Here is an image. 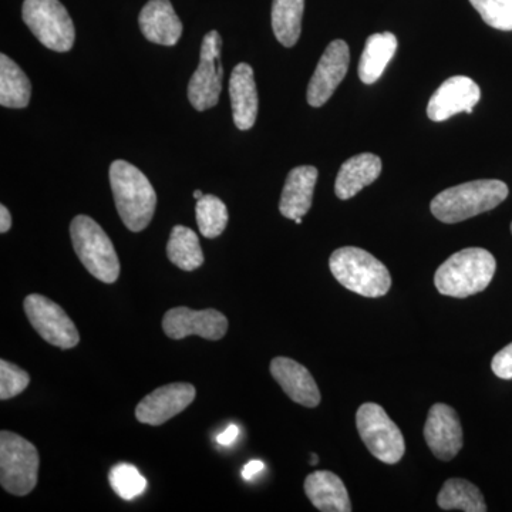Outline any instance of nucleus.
I'll return each instance as SVG.
<instances>
[{
  "label": "nucleus",
  "mask_w": 512,
  "mask_h": 512,
  "mask_svg": "<svg viewBox=\"0 0 512 512\" xmlns=\"http://www.w3.org/2000/svg\"><path fill=\"white\" fill-rule=\"evenodd\" d=\"M197 396V390L190 383H171L147 394L136 409L140 423L161 426L184 412Z\"/></svg>",
  "instance_id": "nucleus-14"
},
{
  "label": "nucleus",
  "mask_w": 512,
  "mask_h": 512,
  "mask_svg": "<svg viewBox=\"0 0 512 512\" xmlns=\"http://www.w3.org/2000/svg\"><path fill=\"white\" fill-rule=\"evenodd\" d=\"M109 481L114 493L123 500L131 501L146 491L147 480L141 476L137 467L120 463L111 468Z\"/></svg>",
  "instance_id": "nucleus-28"
},
{
  "label": "nucleus",
  "mask_w": 512,
  "mask_h": 512,
  "mask_svg": "<svg viewBox=\"0 0 512 512\" xmlns=\"http://www.w3.org/2000/svg\"><path fill=\"white\" fill-rule=\"evenodd\" d=\"M239 430L237 426H229L227 430L222 431L220 436H218V443L221 444V446H231V444H234V441L238 439Z\"/></svg>",
  "instance_id": "nucleus-33"
},
{
  "label": "nucleus",
  "mask_w": 512,
  "mask_h": 512,
  "mask_svg": "<svg viewBox=\"0 0 512 512\" xmlns=\"http://www.w3.org/2000/svg\"><path fill=\"white\" fill-rule=\"evenodd\" d=\"M295 222H296V224L301 225L302 224V218H296Z\"/></svg>",
  "instance_id": "nucleus-37"
},
{
  "label": "nucleus",
  "mask_w": 512,
  "mask_h": 512,
  "mask_svg": "<svg viewBox=\"0 0 512 512\" xmlns=\"http://www.w3.org/2000/svg\"><path fill=\"white\" fill-rule=\"evenodd\" d=\"M163 329L168 338L181 340L191 335L220 340L227 335L228 319L215 309L192 311L190 308L170 309L164 315Z\"/></svg>",
  "instance_id": "nucleus-12"
},
{
  "label": "nucleus",
  "mask_w": 512,
  "mask_h": 512,
  "mask_svg": "<svg viewBox=\"0 0 512 512\" xmlns=\"http://www.w3.org/2000/svg\"><path fill=\"white\" fill-rule=\"evenodd\" d=\"M424 439L439 460H453L464 444L463 426L456 410L444 403L434 404L424 426Z\"/></svg>",
  "instance_id": "nucleus-13"
},
{
  "label": "nucleus",
  "mask_w": 512,
  "mask_h": 512,
  "mask_svg": "<svg viewBox=\"0 0 512 512\" xmlns=\"http://www.w3.org/2000/svg\"><path fill=\"white\" fill-rule=\"evenodd\" d=\"M481 99V90L473 79L454 76L441 84L431 96L427 116L431 121H446L458 113H473Z\"/></svg>",
  "instance_id": "nucleus-15"
},
{
  "label": "nucleus",
  "mask_w": 512,
  "mask_h": 512,
  "mask_svg": "<svg viewBox=\"0 0 512 512\" xmlns=\"http://www.w3.org/2000/svg\"><path fill=\"white\" fill-rule=\"evenodd\" d=\"M397 52V37L390 32L376 33L366 40L359 62V77L365 84L376 83Z\"/></svg>",
  "instance_id": "nucleus-22"
},
{
  "label": "nucleus",
  "mask_w": 512,
  "mask_h": 512,
  "mask_svg": "<svg viewBox=\"0 0 512 512\" xmlns=\"http://www.w3.org/2000/svg\"><path fill=\"white\" fill-rule=\"evenodd\" d=\"M265 470V464L261 460L249 461L247 466L242 470V477L247 481H252L258 474H261Z\"/></svg>",
  "instance_id": "nucleus-32"
},
{
  "label": "nucleus",
  "mask_w": 512,
  "mask_h": 512,
  "mask_svg": "<svg viewBox=\"0 0 512 512\" xmlns=\"http://www.w3.org/2000/svg\"><path fill=\"white\" fill-rule=\"evenodd\" d=\"M329 266L340 285L365 298H382L392 286L389 269L365 249H336Z\"/></svg>",
  "instance_id": "nucleus-4"
},
{
  "label": "nucleus",
  "mask_w": 512,
  "mask_h": 512,
  "mask_svg": "<svg viewBox=\"0 0 512 512\" xmlns=\"http://www.w3.org/2000/svg\"><path fill=\"white\" fill-rule=\"evenodd\" d=\"M497 262L483 248H467L451 255L434 275V285L441 295L464 299L485 291L493 281Z\"/></svg>",
  "instance_id": "nucleus-3"
},
{
  "label": "nucleus",
  "mask_w": 512,
  "mask_h": 512,
  "mask_svg": "<svg viewBox=\"0 0 512 512\" xmlns=\"http://www.w3.org/2000/svg\"><path fill=\"white\" fill-rule=\"evenodd\" d=\"M318 175V168L312 165H301L288 174L279 202V211L285 218L295 221L296 218H303L308 214L312 207Z\"/></svg>",
  "instance_id": "nucleus-19"
},
{
  "label": "nucleus",
  "mask_w": 512,
  "mask_h": 512,
  "mask_svg": "<svg viewBox=\"0 0 512 512\" xmlns=\"http://www.w3.org/2000/svg\"><path fill=\"white\" fill-rule=\"evenodd\" d=\"M271 375L293 402L309 407V409L319 406L318 384L309 370L301 363L295 362L289 357H275L271 362Z\"/></svg>",
  "instance_id": "nucleus-16"
},
{
  "label": "nucleus",
  "mask_w": 512,
  "mask_h": 512,
  "mask_svg": "<svg viewBox=\"0 0 512 512\" xmlns=\"http://www.w3.org/2000/svg\"><path fill=\"white\" fill-rule=\"evenodd\" d=\"M40 458L36 447L18 434L0 433V484L8 493L23 497L35 490Z\"/></svg>",
  "instance_id": "nucleus-6"
},
{
  "label": "nucleus",
  "mask_w": 512,
  "mask_h": 512,
  "mask_svg": "<svg viewBox=\"0 0 512 512\" xmlns=\"http://www.w3.org/2000/svg\"><path fill=\"white\" fill-rule=\"evenodd\" d=\"M318 460H319L318 456H316V454H312V456H311L312 466H316V464H318Z\"/></svg>",
  "instance_id": "nucleus-36"
},
{
  "label": "nucleus",
  "mask_w": 512,
  "mask_h": 512,
  "mask_svg": "<svg viewBox=\"0 0 512 512\" xmlns=\"http://www.w3.org/2000/svg\"><path fill=\"white\" fill-rule=\"evenodd\" d=\"M32 96L29 77L5 53L0 55V104L8 109H25Z\"/></svg>",
  "instance_id": "nucleus-23"
},
{
  "label": "nucleus",
  "mask_w": 512,
  "mask_h": 512,
  "mask_svg": "<svg viewBox=\"0 0 512 512\" xmlns=\"http://www.w3.org/2000/svg\"><path fill=\"white\" fill-rule=\"evenodd\" d=\"M350 63L349 46L345 40H333L320 57L315 73L309 82V106L322 107L333 96L339 84L348 74Z\"/></svg>",
  "instance_id": "nucleus-11"
},
{
  "label": "nucleus",
  "mask_w": 512,
  "mask_h": 512,
  "mask_svg": "<svg viewBox=\"0 0 512 512\" xmlns=\"http://www.w3.org/2000/svg\"><path fill=\"white\" fill-rule=\"evenodd\" d=\"M22 18L47 49L59 53L72 49L76 30L69 12L59 0H25Z\"/></svg>",
  "instance_id": "nucleus-7"
},
{
  "label": "nucleus",
  "mask_w": 512,
  "mask_h": 512,
  "mask_svg": "<svg viewBox=\"0 0 512 512\" xmlns=\"http://www.w3.org/2000/svg\"><path fill=\"white\" fill-rule=\"evenodd\" d=\"M30 376L25 370L2 360L0 362V399L9 400L25 392L29 386Z\"/></svg>",
  "instance_id": "nucleus-30"
},
{
  "label": "nucleus",
  "mask_w": 512,
  "mask_h": 512,
  "mask_svg": "<svg viewBox=\"0 0 512 512\" xmlns=\"http://www.w3.org/2000/svg\"><path fill=\"white\" fill-rule=\"evenodd\" d=\"M437 504L444 511H487V504L481 491L476 485L463 478L447 480L437 497Z\"/></svg>",
  "instance_id": "nucleus-25"
},
{
  "label": "nucleus",
  "mask_w": 512,
  "mask_h": 512,
  "mask_svg": "<svg viewBox=\"0 0 512 512\" xmlns=\"http://www.w3.org/2000/svg\"><path fill=\"white\" fill-rule=\"evenodd\" d=\"M488 26L503 32L512 30V0H470Z\"/></svg>",
  "instance_id": "nucleus-29"
},
{
  "label": "nucleus",
  "mask_w": 512,
  "mask_h": 512,
  "mask_svg": "<svg viewBox=\"0 0 512 512\" xmlns=\"http://www.w3.org/2000/svg\"><path fill=\"white\" fill-rule=\"evenodd\" d=\"M303 10L305 0H274L272 3V29L282 46L293 47L298 43Z\"/></svg>",
  "instance_id": "nucleus-24"
},
{
  "label": "nucleus",
  "mask_w": 512,
  "mask_h": 512,
  "mask_svg": "<svg viewBox=\"0 0 512 512\" xmlns=\"http://www.w3.org/2000/svg\"><path fill=\"white\" fill-rule=\"evenodd\" d=\"M229 97L235 126L242 131L251 130L258 117V92L254 70L248 63H239L232 70Z\"/></svg>",
  "instance_id": "nucleus-18"
},
{
  "label": "nucleus",
  "mask_w": 512,
  "mask_h": 512,
  "mask_svg": "<svg viewBox=\"0 0 512 512\" xmlns=\"http://www.w3.org/2000/svg\"><path fill=\"white\" fill-rule=\"evenodd\" d=\"M12 228V215L5 205H0V232L6 234Z\"/></svg>",
  "instance_id": "nucleus-34"
},
{
  "label": "nucleus",
  "mask_w": 512,
  "mask_h": 512,
  "mask_svg": "<svg viewBox=\"0 0 512 512\" xmlns=\"http://www.w3.org/2000/svg\"><path fill=\"white\" fill-rule=\"evenodd\" d=\"M221 50L222 37L217 30H211L202 40L200 64L188 84V100L195 110L212 109L220 100L224 77Z\"/></svg>",
  "instance_id": "nucleus-9"
},
{
  "label": "nucleus",
  "mask_w": 512,
  "mask_h": 512,
  "mask_svg": "<svg viewBox=\"0 0 512 512\" xmlns=\"http://www.w3.org/2000/svg\"><path fill=\"white\" fill-rule=\"evenodd\" d=\"M167 256L177 268L195 271L204 264L200 239L192 229L177 225L171 231L167 244Z\"/></svg>",
  "instance_id": "nucleus-26"
},
{
  "label": "nucleus",
  "mask_w": 512,
  "mask_h": 512,
  "mask_svg": "<svg viewBox=\"0 0 512 512\" xmlns=\"http://www.w3.org/2000/svg\"><path fill=\"white\" fill-rule=\"evenodd\" d=\"M25 312L36 332L50 345L60 349L79 345V330L56 302L33 293L25 299Z\"/></svg>",
  "instance_id": "nucleus-10"
},
{
  "label": "nucleus",
  "mask_w": 512,
  "mask_h": 512,
  "mask_svg": "<svg viewBox=\"0 0 512 512\" xmlns=\"http://www.w3.org/2000/svg\"><path fill=\"white\" fill-rule=\"evenodd\" d=\"M202 197H204V192H202L200 190L194 191V198H195V200L198 201Z\"/></svg>",
  "instance_id": "nucleus-35"
},
{
  "label": "nucleus",
  "mask_w": 512,
  "mask_h": 512,
  "mask_svg": "<svg viewBox=\"0 0 512 512\" xmlns=\"http://www.w3.org/2000/svg\"><path fill=\"white\" fill-rule=\"evenodd\" d=\"M494 375L503 380H512V343L501 349L491 362Z\"/></svg>",
  "instance_id": "nucleus-31"
},
{
  "label": "nucleus",
  "mask_w": 512,
  "mask_h": 512,
  "mask_svg": "<svg viewBox=\"0 0 512 512\" xmlns=\"http://www.w3.org/2000/svg\"><path fill=\"white\" fill-rule=\"evenodd\" d=\"M356 426L367 450L384 464H397L402 460L406 444L403 434L382 406L365 403L356 414Z\"/></svg>",
  "instance_id": "nucleus-8"
},
{
  "label": "nucleus",
  "mask_w": 512,
  "mask_h": 512,
  "mask_svg": "<svg viewBox=\"0 0 512 512\" xmlns=\"http://www.w3.org/2000/svg\"><path fill=\"white\" fill-rule=\"evenodd\" d=\"M74 252L79 256L84 268L104 282L114 284L120 276V261L116 248L93 218L79 215L70 225Z\"/></svg>",
  "instance_id": "nucleus-5"
},
{
  "label": "nucleus",
  "mask_w": 512,
  "mask_h": 512,
  "mask_svg": "<svg viewBox=\"0 0 512 512\" xmlns=\"http://www.w3.org/2000/svg\"><path fill=\"white\" fill-rule=\"evenodd\" d=\"M500 180H477L447 188L431 201V214L444 224H457L497 208L508 197Z\"/></svg>",
  "instance_id": "nucleus-2"
},
{
  "label": "nucleus",
  "mask_w": 512,
  "mask_h": 512,
  "mask_svg": "<svg viewBox=\"0 0 512 512\" xmlns=\"http://www.w3.org/2000/svg\"><path fill=\"white\" fill-rule=\"evenodd\" d=\"M511 232H512V224H511Z\"/></svg>",
  "instance_id": "nucleus-38"
},
{
  "label": "nucleus",
  "mask_w": 512,
  "mask_h": 512,
  "mask_svg": "<svg viewBox=\"0 0 512 512\" xmlns=\"http://www.w3.org/2000/svg\"><path fill=\"white\" fill-rule=\"evenodd\" d=\"M382 160L372 153L349 158L340 167L336 177L335 192L340 200H350L363 188L375 183L382 173Z\"/></svg>",
  "instance_id": "nucleus-20"
},
{
  "label": "nucleus",
  "mask_w": 512,
  "mask_h": 512,
  "mask_svg": "<svg viewBox=\"0 0 512 512\" xmlns=\"http://www.w3.org/2000/svg\"><path fill=\"white\" fill-rule=\"evenodd\" d=\"M197 224L202 237L217 238L225 231L228 225L227 205L215 197V195H204L197 202L195 207Z\"/></svg>",
  "instance_id": "nucleus-27"
},
{
  "label": "nucleus",
  "mask_w": 512,
  "mask_h": 512,
  "mask_svg": "<svg viewBox=\"0 0 512 512\" xmlns=\"http://www.w3.org/2000/svg\"><path fill=\"white\" fill-rule=\"evenodd\" d=\"M110 184L121 220L130 231L146 229L156 212L157 194L136 165L116 160L110 167Z\"/></svg>",
  "instance_id": "nucleus-1"
},
{
  "label": "nucleus",
  "mask_w": 512,
  "mask_h": 512,
  "mask_svg": "<svg viewBox=\"0 0 512 512\" xmlns=\"http://www.w3.org/2000/svg\"><path fill=\"white\" fill-rule=\"evenodd\" d=\"M141 33L150 42L175 46L183 35V23L170 0H150L138 16Z\"/></svg>",
  "instance_id": "nucleus-17"
},
{
  "label": "nucleus",
  "mask_w": 512,
  "mask_h": 512,
  "mask_svg": "<svg viewBox=\"0 0 512 512\" xmlns=\"http://www.w3.org/2000/svg\"><path fill=\"white\" fill-rule=\"evenodd\" d=\"M305 493L319 511H352V503L345 484L330 471H316L308 476L305 480Z\"/></svg>",
  "instance_id": "nucleus-21"
}]
</instances>
